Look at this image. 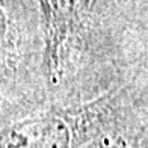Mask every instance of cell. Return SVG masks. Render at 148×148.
I'll use <instances>...</instances> for the list:
<instances>
[{
    "label": "cell",
    "instance_id": "1",
    "mask_svg": "<svg viewBox=\"0 0 148 148\" xmlns=\"http://www.w3.org/2000/svg\"><path fill=\"white\" fill-rule=\"evenodd\" d=\"M45 103L76 106L148 82V0H33Z\"/></svg>",
    "mask_w": 148,
    "mask_h": 148
},
{
    "label": "cell",
    "instance_id": "2",
    "mask_svg": "<svg viewBox=\"0 0 148 148\" xmlns=\"http://www.w3.org/2000/svg\"><path fill=\"white\" fill-rule=\"evenodd\" d=\"M148 100V82H134L76 106L45 104L0 125V148H83L134 104Z\"/></svg>",
    "mask_w": 148,
    "mask_h": 148
},
{
    "label": "cell",
    "instance_id": "3",
    "mask_svg": "<svg viewBox=\"0 0 148 148\" xmlns=\"http://www.w3.org/2000/svg\"><path fill=\"white\" fill-rule=\"evenodd\" d=\"M42 41L33 0H0V125L44 107Z\"/></svg>",
    "mask_w": 148,
    "mask_h": 148
}]
</instances>
